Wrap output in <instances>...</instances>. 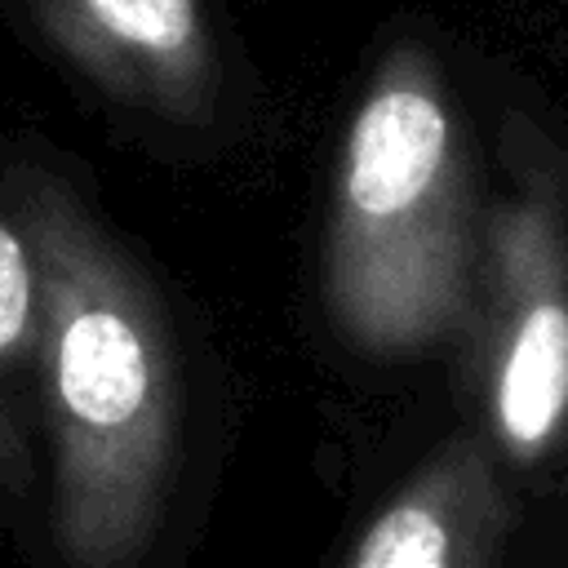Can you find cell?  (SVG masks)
I'll return each instance as SVG.
<instances>
[{
    "mask_svg": "<svg viewBox=\"0 0 568 568\" xmlns=\"http://www.w3.org/2000/svg\"><path fill=\"white\" fill-rule=\"evenodd\" d=\"M501 501L475 439H453L368 524L351 568H488Z\"/></svg>",
    "mask_w": 568,
    "mask_h": 568,
    "instance_id": "cell-5",
    "label": "cell"
},
{
    "mask_svg": "<svg viewBox=\"0 0 568 568\" xmlns=\"http://www.w3.org/2000/svg\"><path fill=\"white\" fill-rule=\"evenodd\" d=\"M506 280L493 333V417L510 453L537 457L568 413V284L546 209L515 204L493 226Z\"/></svg>",
    "mask_w": 568,
    "mask_h": 568,
    "instance_id": "cell-3",
    "label": "cell"
},
{
    "mask_svg": "<svg viewBox=\"0 0 568 568\" xmlns=\"http://www.w3.org/2000/svg\"><path fill=\"white\" fill-rule=\"evenodd\" d=\"M4 186L36 266L53 546L67 568H138L164 524L182 439L164 306L67 178L13 164Z\"/></svg>",
    "mask_w": 568,
    "mask_h": 568,
    "instance_id": "cell-1",
    "label": "cell"
},
{
    "mask_svg": "<svg viewBox=\"0 0 568 568\" xmlns=\"http://www.w3.org/2000/svg\"><path fill=\"white\" fill-rule=\"evenodd\" d=\"M49 31L111 93L191 115L213 89L200 0H36Z\"/></svg>",
    "mask_w": 568,
    "mask_h": 568,
    "instance_id": "cell-4",
    "label": "cell"
},
{
    "mask_svg": "<svg viewBox=\"0 0 568 568\" xmlns=\"http://www.w3.org/2000/svg\"><path fill=\"white\" fill-rule=\"evenodd\" d=\"M470 271L466 160L430 62L395 49L342 146L328 302L342 328L382 355H408L439 342Z\"/></svg>",
    "mask_w": 568,
    "mask_h": 568,
    "instance_id": "cell-2",
    "label": "cell"
},
{
    "mask_svg": "<svg viewBox=\"0 0 568 568\" xmlns=\"http://www.w3.org/2000/svg\"><path fill=\"white\" fill-rule=\"evenodd\" d=\"M36 364V266L31 248L0 209V488H31V444L22 422V377Z\"/></svg>",
    "mask_w": 568,
    "mask_h": 568,
    "instance_id": "cell-6",
    "label": "cell"
}]
</instances>
